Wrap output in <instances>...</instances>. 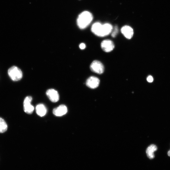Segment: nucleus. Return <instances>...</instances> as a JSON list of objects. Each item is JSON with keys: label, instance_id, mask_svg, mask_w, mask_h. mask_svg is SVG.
I'll return each instance as SVG.
<instances>
[{"label": "nucleus", "instance_id": "nucleus-1", "mask_svg": "<svg viewBox=\"0 0 170 170\" xmlns=\"http://www.w3.org/2000/svg\"><path fill=\"white\" fill-rule=\"evenodd\" d=\"M112 26L109 23L102 24L99 22L94 23L92 27V32L99 37L107 36L111 33L113 29Z\"/></svg>", "mask_w": 170, "mask_h": 170}, {"label": "nucleus", "instance_id": "nucleus-2", "mask_svg": "<svg viewBox=\"0 0 170 170\" xmlns=\"http://www.w3.org/2000/svg\"><path fill=\"white\" fill-rule=\"evenodd\" d=\"M92 14L89 12L84 11L79 15L77 21V24L80 29L87 28L93 19Z\"/></svg>", "mask_w": 170, "mask_h": 170}, {"label": "nucleus", "instance_id": "nucleus-3", "mask_svg": "<svg viewBox=\"0 0 170 170\" xmlns=\"http://www.w3.org/2000/svg\"><path fill=\"white\" fill-rule=\"evenodd\" d=\"M8 74L11 79L14 81L21 80L23 76L21 70L15 66H12L9 69Z\"/></svg>", "mask_w": 170, "mask_h": 170}, {"label": "nucleus", "instance_id": "nucleus-4", "mask_svg": "<svg viewBox=\"0 0 170 170\" xmlns=\"http://www.w3.org/2000/svg\"><path fill=\"white\" fill-rule=\"evenodd\" d=\"M90 69L92 72L98 74H102L104 71L103 64L97 60L94 61L92 63Z\"/></svg>", "mask_w": 170, "mask_h": 170}, {"label": "nucleus", "instance_id": "nucleus-5", "mask_svg": "<svg viewBox=\"0 0 170 170\" xmlns=\"http://www.w3.org/2000/svg\"><path fill=\"white\" fill-rule=\"evenodd\" d=\"M32 99L31 96L27 97L23 102V110L25 112L28 114H31L34 110V107L31 105Z\"/></svg>", "mask_w": 170, "mask_h": 170}, {"label": "nucleus", "instance_id": "nucleus-6", "mask_svg": "<svg viewBox=\"0 0 170 170\" xmlns=\"http://www.w3.org/2000/svg\"><path fill=\"white\" fill-rule=\"evenodd\" d=\"M101 47L103 51L106 52H109L113 50L115 46L112 41L105 40L102 42Z\"/></svg>", "mask_w": 170, "mask_h": 170}, {"label": "nucleus", "instance_id": "nucleus-7", "mask_svg": "<svg viewBox=\"0 0 170 170\" xmlns=\"http://www.w3.org/2000/svg\"><path fill=\"white\" fill-rule=\"evenodd\" d=\"M100 82V81L98 78L92 76L87 79L86 84L88 88L94 89L97 88L99 86Z\"/></svg>", "mask_w": 170, "mask_h": 170}, {"label": "nucleus", "instance_id": "nucleus-8", "mask_svg": "<svg viewBox=\"0 0 170 170\" xmlns=\"http://www.w3.org/2000/svg\"><path fill=\"white\" fill-rule=\"evenodd\" d=\"M46 94L50 100L53 102H56L59 99V95L58 92L53 89L48 90L46 92Z\"/></svg>", "mask_w": 170, "mask_h": 170}, {"label": "nucleus", "instance_id": "nucleus-9", "mask_svg": "<svg viewBox=\"0 0 170 170\" xmlns=\"http://www.w3.org/2000/svg\"><path fill=\"white\" fill-rule=\"evenodd\" d=\"M121 32L125 37L128 39L132 38L134 34L133 29L128 26L123 27L121 29Z\"/></svg>", "mask_w": 170, "mask_h": 170}, {"label": "nucleus", "instance_id": "nucleus-10", "mask_svg": "<svg viewBox=\"0 0 170 170\" xmlns=\"http://www.w3.org/2000/svg\"><path fill=\"white\" fill-rule=\"evenodd\" d=\"M53 113L57 116L60 117L66 114L68 112L67 107L64 105H62L53 110Z\"/></svg>", "mask_w": 170, "mask_h": 170}, {"label": "nucleus", "instance_id": "nucleus-11", "mask_svg": "<svg viewBox=\"0 0 170 170\" xmlns=\"http://www.w3.org/2000/svg\"><path fill=\"white\" fill-rule=\"evenodd\" d=\"M37 114L42 117L45 116L47 113V110L46 106L43 104H39L36 108Z\"/></svg>", "mask_w": 170, "mask_h": 170}, {"label": "nucleus", "instance_id": "nucleus-12", "mask_svg": "<svg viewBox=\"0 0 170 170\" xmlns=\"http://www.w3.org/2000/svg\"><path fill=\"white\" fill-rule=\"evenodd\" d=\"M158 149L156 146L152 144L149 146L147 149L146 153L148 157L150 159H152L155 157L154 152Z\"/></svg>", "mask_w": 170, "mask_h": 170}, {"label": "nucleus", "instance_id": "nucleus-13", "mask_svg": "<svg viewBox=\"0 0 170 170\" xmlns=\"http://www.w3.org/2000/svg\"><path fill=\"white\" fill-rule=\"evenodd\" d=\"M8 129V126L6 122L3 119L0 117V133L5 132Z\"/></svg>", "mask_w": 170, "mask_h": 170}, {"label": "nucleus", "instance_id": "nucleus-14", "mask_svg": "<svg viewBox=\"0 0 170 170\" xmlns=\"http://www.w3.org/2000/svg\"><path fill=\"white\" fill-rule=\"evenodd\" d=\"M118 32V28L117 26H116L114 28H113L112 31L111 32L112 36L113 38H115L117 35Z\"/></svg>", "mask_w": 170, "mask_h": 170}, {"label": "nucleus", "instance_id": "nucleus-15", "mask_svg": "<svg viewBox=\"0 0 170 170\" xmlns=\"http://www.w3.org/2000/svg\"><path fill=\"white\" fill-rule=\"evenodd\" d=\"M147 80L149 82H152L153 81V78L151 76H149L147 78Z\"/></svg>", "mask_w": 170, "mask_h": 170}, {"label": "nucleus", "instance_id": "nucleus-16", "mask_svg": "<svg viewBox=\"0 0 170 170\" xmlns=\"http://www.w3.org/2000/svg\"><path fill=\"white\" fill-rule=\"evenodd\" d=\"M79 47L81 49L83 50L86 48V45L84 43H82L79 45Z\"/></svg>", "mask_w": 170, "mask_h": 170}, {"label": "nucleus", "instance_id": "nucleus-17", "mask_svg": "<svg viewBox=\"0 0 170 170\" xmlns=\"http://www.w3.org/2000/svg\"><path fill=\"white\" fill-rule=\"evenodd\" d=\"M168 155L170 157V150H169L168 152Z\"/></svg>", "mask_w": 170, "mask_h": 170}]
</instances>
